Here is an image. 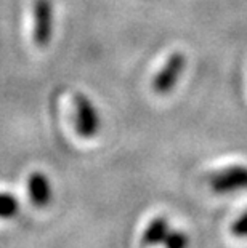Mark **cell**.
Segmentation results:
<instances>
[{"label": "cell", "mask_w": 247, "mask_h": 248, "mask_svg": "<svg viewBox=\"0 0 247 248\" xmlns=\"http://www.w3.org/2000/svg\"><path fill=\"white\" fill-rule=\"evenodd\" d=\"M76 108V128L82 138H93L99 130V117L97 108L93 106L90 98L83 93H76L72 96Z\"/></svg>", "instance_id": "3957f363"}, {"label": "cell", "mask_w": 247, "mask_h": 248, "mask_svg": "<svg viewBox=\"0 0 247 248\" xmlns=\"http://www.w3.org/2000/svg\"><path fill=\"white\" fill-rule=\"evenodd\" d=\"M18 200L12 194H0V218H13L18 213Z\"/></svg>", "instance_id": "52a82bcc"}, {"label": "cell", "mask_w": 247, "mask_h": 248, "mask_svg": "<svg viewBox=\"0 0 247 248\" xmlns=\"http://www.w3.org/2000/svg\"><path fill=\"white\" fill-rule=\"evenodd\" d=\"M169 221L165 218H157L148 226V229L145 231L143 242L145 245H157L164 244L167 234H169Z\"/></svg>", "instance_id": "8992f818"}, {"label": "cell", "mask_w": 247, "mask_h": 248, "mask_svg": "<svg viewBox=\"0 0 247 248\" xmlns=\"http://www.w3.org/2000/svg\"><path fill=\"white\" fill-rule=\"evenodd\" d=\"M188 237L183 232L177 231V232H169L164 240L165 248H186L188 247Z\"/></svg>", "instance_id": "ba28073f"}, {"label": "cell", "mask_w": 247, "mask_h": 248, "mask_svg": "<svg viewBox=\"0 0 247 248\" xmlns=\"http://www.w3.org/2000/svg\"><path fill=\"white\" fill-rule=\"evenodd\" d=\"M186 66V56L181 51H175L167 58L165 64L161 67L157 76L152 80V90L157 94H167L177 87V82L180 80L183 71Z\"/></svg>", "instance_id": "7a4b0ae2"}, {"label": "cell", "mask_w": 247, "mask_h": 248, "mask_svg": "<svg viewBox=\"0 0 247 248\" xmlns=\"http://www.w3.org/2000/svg\"><path fill=\"white\" fill-rule=\"evenodd\" d=\"M210 186L215 192H233L247 189V167H228L210 178Z\"/></svg>", "instance_id": "277c9868"}, {"label": "cell", "mask_w": 247, "mask_h": 248, "mask_svg": "<svg viewBox=\"0 0 247 248\" xmlns=\"http://www.w3.org/2000/svg\"><path fill=\"white\" fill-rule=\"evenodd\" d=\"M233 234L238 237H247V212L233 224Z\"/></svg>", "instance_id": "9c48e42d"}, {"label": "cell", "mask_w": 247, "mask_h": 248, "mask_svg": "<svg viewBox=\"0 0 247 248\" xmlns=\"http://www.w3.org/2000/svg\"><path fill=\"white\" fill-rule=\"evenodd\" d=\"M29 194L37 207H44L51 199V186L44 173L35 171L29 178Z\"/></svg>", "instance_id": "5b68a950"}, {"label": "cell", "mask_w": 247, "mask_h": 248, "mask_svg": "<svg viewBox=\"0 0 247 248\" xmlns=\"http://www.w3.org/2000/svg\"><path fill=\"white\" fill-rule=\"evenodd\" d=\"M33 19L34 44L45 48L53 35V0H34Z\"/></svg>", "instance_id": "6da1fadb"}]
</instances>
